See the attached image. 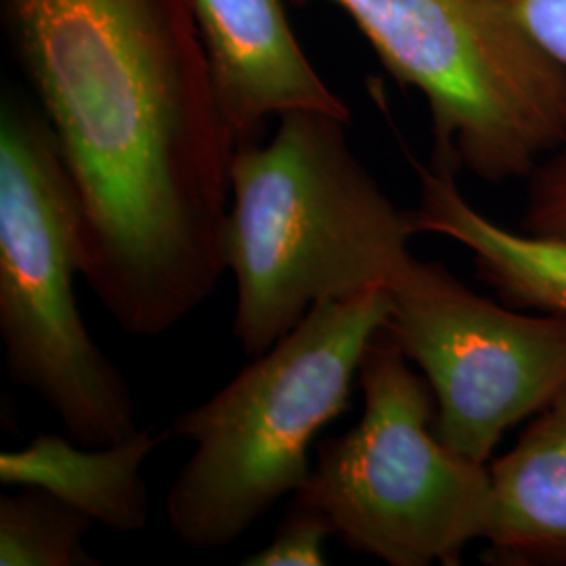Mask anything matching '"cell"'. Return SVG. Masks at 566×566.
I'll list each match as a JSON object with an SVG mask.
<instances>
[{"instance_id": "1", "label": "cell", "mask_w": 566, "mask_h": 566, "mask_svg": "<svg viewBox=\"0 0 566 566\" xmlns=\"http://www.w3.org/2000/svg\"><path fill=\"white\" fill-rule=\"evenodd\" d=\"M81 193L82 277L130 336L217 290L235 137L193 0H0Z\"/></svg>"}, {"instance_id": "2", "label": "cell", "mask_w": 566, "mask_h": 566, "mask_svg": "<svg viewBox=\"0 0 566 566\" xmlns=\"http://www.w3.org/2000/svg\"><path fill=\"white\" fill-rule=\"evenodd\" d=\"M348 124L292 109L269 142L235 147L223 261L238 285L233 334L250 359L315 304L386 285L409 259V210L355 156Z\"/></svg>"}, {"instance_id": "3", "label": "cell", "mask_w": 566, "mask_h": 566, "mask_svg": "<svg viewBox=\"0 0 566 566\" xmlns=\"http://www.w3.org/2000/svg\"><path fill=\"white\" fill-rule=\"evenodd\" d=\"M388 313L386 285L315 304L217 395L175 418L168 432L196 446L166 500L182 546H233L282 497L303 489L311 446L350 407L353 378Z\"/></svg>"}, {"instance_id": "4", "label": "cell", "mask_w": 566, "mask_h": 566, "mask_svg": "<svg viewBox=\"0 0 566 566\" xmlns=\"http://www.w3.org/2000/svg\"><path fill=\"white\" fill-rule=\"evenodd\" d=\"M81 193L41 107L0 105V340L7 376L46 405L70 439L120 443L142 428L120 367L91 338L74 296Z\"/></svg>"}, {"instance_id": "5", "label": "cell", "mask_w": 566, "mask_h": 566, "mask_svg": "<svg viewBox=\"0 0 566 566\" xmlns=\"http://www.w3.org/2000/svg\"><path fill=\"white\" fill-rule=\"evenodd\" d=\"M303 7L317 0H292ZM428 105L432 164L500 185L566 145V67L531 36L521 0H324Z\"/></svg>"}, {"instance_id": "6", "label": "cell", "mask_w": 566, "mask_h": 566, "mask_svg": "<svg viewBox=\"0 0 566 566\" xmlns=\"http://www.w3.org/2000/svg\"><path fill=\"white\" fill-rule=\"evenodd\" d=\"M359 382L361 420L317 443L294 502L319 512L344 546L386 565H460L489 533V465L437 437L434 392L385 327L365 348Z\"/></svg>"}, {"instance_id": "7", "label": "cell", "mask_w": 566, "mask_h": 566, "mask_svg": "<svg viewBox=\"0 0 566 566\" xmlns=\"http://www.w3.org/2000/svg\"><path fill=\"white\" fill-rule=\"evenodd\" d=\"M385 329L434 392L437 437L486 464L507 430L566 388V315H528L409 254L386 283Z\"/></svg>"}, {"instance_id": "8", "label": "cell", "mask_w": 566, "mask_h": 566, "mask_svg": "<svg viewBox=\"0 0 566 566\" xmlns=\"http://www.w3.org/2000/svg\"><path fill=\"white\" fill-rule=\"evenodd\" d=\"M235 145L261 142L269 118L313 109L350 120V109L317 74L282 0H193Z\"/></svg>"}, {"instance_id": "9", "label": "cell", "mask_w": 566, "mask_h": 566, "mask_svg": "<svg viewBox=\"0 0 566 566\" xmlns=\"http://www.w3.org/2000/svg\"><path fill=\"white\" fill-rule=\"evenodd\" d=\"M486 563L566 565V388L491 465Z\"/></svg>"}, {"instance_id": "10", "label": "cell", "mask_w": 566, "mask_h": 566, "mask_svg": "<svg viewBox=\"0 0 566 566\" xmlns=\"http://www.w3.org/2000/svg\"><path fill=\"white\" fill-rule=\"evenodd\" d=\"M420 203L409 210L413 235L434 233L472 252L479 277L514 308L566 315V240L493 223L465 200L458 170L413 163Z\"/></svg>"}, {"instance_id": "11", "label": "cell", "mask_w": 566, "mask_h": 566, "mask_svg": "<svg viewBox=\"0 0 566 566\" xmlns=\"http://www.w3.org/2000/svg\"><path fill=\"white\" fill-rule=\"evenodd\" d=\"M139 430L120 443L86 447L57 434H39L23 449L0 453V481L39 486L116 533L147 526L149 504L142 465L168 439Z\"/></svg>"}, {"instance_id": "12", "label": "cell", "mask_w": 566, "mask_h": 566, "mask_svg": "<svg viewBox=\"0 0 566 566\" xmlns=\"http://www.w3.org/2000/svg\"><path fill=\"white\" fill-rule=\"evenodd\" d=\"M97 523L39 486L0 497V565L93 566L82 539Z\"/></svg>"}, {"instance_id": "13", "label": "cell", "mask_w": 566, "mask_h": 566, "mask_svg": "<svg viewBox=\"0 0 566 566\" xmlns=\"http://www.w3.org/2000/svg\"><path fill=\"white\" fill-rule=\"evenodd\" d=\"M332 528L324 516L292 500L269 546L242 560L243 566H324L325 539Z\"/></svg>"}, {"instance_id": "14", "label": "cell", "mask_w": 566, "mask_h": 566, "mask_svg": "<svg viewBox=\"0 0 566 566\" xmlns=\"http://www.w3.org/2000/svg\"><path fill=\"white\" fill-rule=\"evenodd\" d=\"M526 181L528 191L521 231L566 240V145L547 156Z\"/></svg>"}, {"instance_id": "15", "label": "cell", "mask_w": 566, "mask_h": 566, "mask_svg": "<svg viewBox=\"0 0 566 566\" xmlns=\"http://www.w3.org/2000/svg\"><path fill=\"white\" fill-rule=\"evenodd\" d=\"M521 13L531 36L566 67V0H521Z\"/></svg>"}]
</instances>
